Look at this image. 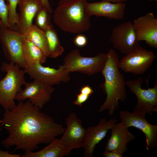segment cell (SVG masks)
<instances>
[{
    "label": "cell",
    "instance_id": "obj_1",
    "mask_svg": "<svg viewBox=\"0 0 157 157\" xmlns=\"http://www.w3.org/2000/svg\"><path fill=\"white\" fill-rule=\"evenodd\" d=\"M1 127L9 135L1 142L6 148L33 151L40 144H49L63 134L65 128L42 112L29 100L19 101L12 110H6L0 120Z\"/></svg>",
    "mask_w": 157,
    "mask_h": 157
},
{
    "label": "cell",
    "instance_id": "obj_2",
    "mask_svg": "<svg viewBox=\"0 0 157 157\" xmlns=\"http://www.w3.org/2000/svg\"><path fill=\"white\" fill-rule=\"evenodd\" d=\"M106 53V62L101 72L105 80L102 87L106 98L99 112L107 110L109 115H111L118 108L119 101L126 100L127 94L125 78L119 70L118 54L113 49H110Z\"/></svg>",
    "mask_w": 157,
    "mask_h": 157
},
{
    "label": "cell",
    "instance_id": "obj_3",
    "mask_svg": "<svg viewBox=\"0 0 157 157\" xmlns=\"http://www.w3.org/2000/svg\"><path fill=\"white\" fill-rule=\"evenodd\" d=\"M86 0H60L53 15L54 23L64 32L80 34L91 26L87 13Z\"/></svg>",
    "mask_w": 157,
    "mask_h": 157
},
{
    "label": "cell",
    "instance_id": "obj_4",
    "mask_svg": "<svg viewBox=\"0 0 157 157\" xmlns=\"http://www.w3.org/2000/svg\"><path fill=\"white\" fill-rule=\"evenodd\" d=\"M20 68L12 62L2 63L1 69L6 74L0 80V104L5 110H12L16 107L15 97L26 82L25 73Z\"/></svg>",
    "mask_w": 157,
    "mask_h": 157
},
{
    "label": "cell",
    "instance_id": "obj_5",
    "mask_svg": "<svg viewBox=\"0 0 157 157\" xmlns=\"http://www.w3.org/2000/svg\"><path fill=\"white\" fill-rule=\"evenodd\" d=\"M107 60L106 53L100 52L95 56L85 57L75 49L65 56L62 66L67 72H79L91 76L102 71Z\"/></svg>",
    "mask_w": 157,
    "mask_h": 157
},
{
    "label": "cell",
    "instance_id": "obj_6",
    "mask_svg": "<svg viewBox=\"0 0 157 157\" xmlns=\"http://www.w3.org/2000/svg\"><path fill=\"white\" fill-rule=\"evenodd\" d=\"M156 58L153 52L142 47L138 42L119 60L120 69L125 72L142 74L149 69Z\"/></svg>",
    "mask_w": 157,
    "mask_h": 157
},
{
    "label": "cell",
    "instance_id": "obj_7",
    "mask_svg": "<svg viewBox=\"0 0 157 157\" xmlns=\"http://www.w3.org/2000/svg\"><path fill=\"white\" fill-rule=\"evenodd\" d=\"M23 40L22 34L3 24L0 25V42L6 58L24 69L27 65L23 54Z\"/></svg>",
    "mask_w": 157,
    "mask_h": 157
},
{
    "label": "cell",
    "instance_id": "obj_8",
    "mask_svg": "<svg viewBox=\"0 0 157 157\" xmlns=\"http://www.w3.org/2000/svg\"><path fill=\"white\" fill-rule=\"evenodd\" d=\"M143 82L142 78L139 77L136 79L126 81V84L137 98L133 112L145 115H151L152 112H157V81H155L153 87H148L147 89L141 88Z\"/></svg>",
    "mask_w": 157,
    "mask_h": 157
},
{
    "label": "cell",
    "instance_id": "obj_9",
    "mask_svg": "<svg viewBox=\"0 0 157 157\" xmlns=\"http://www.w3.org/2000/svg\"><path fill=\"white\" fill-rule=\"evenodd\" d=\"M121 122L126 127H133L141 131L146 138V148L154 149L157 144V125H152L146 120L145 115L127 110L119 111Z\"/></svg>",
    "mask_w": 157,
    "mask_h": 157
},
{
    "label": "cell",
    "instance_id": "obj_10",
    "mask_svg": "<svg viewBox=\"0 0 157 157\" xmlns=\"http://www.w3.org/2000/svg\"><path fill=\"white\" fill-rule=\"evenodd\" d=\"M65 122L67 128L59 140L69 155L73 149L83 147L86 129L74 113L69 114Z\"/></svg>",
    "mask_w": 157,
    "mask_h": 157
},
{
    "label": "cell",
    "instance_id": "obj_11",
    "mask_svg": "<svg viewBox=\"0 0 157 157\" xmlns=\"http://www.w3.org/2000/svg\"><path fill=\"white\" fill-rule=\"evenodd\" d=\"M23 70L31 79L51 86L61 82L67 83L70 79V73L66 71L62 65L56 69L35 63L28 65Z\"/></svg>",
    "mask_w": 157,
    "mask_h": 157
},
{
    "label": "cell",
    "instance_id": "obj_12",
    "mask_svg": "<svg viewBox=\"0 0 157 157\" xmlns=\"http://www.w3.org/2000/svg\"><path fill=\"white\" fill-rule=\"evenodd\" d=\"M25 87L16 95L15 99L24 101L27 99L40 109L50 100L55 89L51 86L37 80L26 82Z\"/></svg>",
    "mask_w": 157,
    "mask_h": 157
},
{
    "label": "cell",
    "instance_id": "obj_13",
    "mask_svg": "<svg viewBox=\"0 0 157 157\" xmlns=\"http://www.w3.org/2000/svg\"><path fill=\"white\" fill-rule=\"evenodd\" d=\"M137 42L143 41L149 46L157 48V18L149 12L133 22Z\"/></svg>",
    "mask_w": 157,
    "mask_h": 157
},
{
    "label": "cell",
    "instance_id": "obj_14",
    "mask_svg": "<svg viewBox=\"0 0 157 157\" xmlns=\"http://www.w3.org/2000/svg\"><path fill=\"white\" fill-rule=\"evenodd\" d=\"M109 40L113 47L121 53L126 54L130 52L138 42L136 40L133 22L127 21L114 27Z\"/></svg>",
    "mask_w": 157,
    "mask_h": 157
},
{
    "label": "cell",
    "instance_id": "obj_15",
    "mask_svg": "<svg viewBox=\"0 0 157 157\" xmlns=\"http://www.w3.org/2000/svg\"><path fill=\"white\" fill-rule=\"evenodd\" d=\"M117 122L115 119L111 118L107 121L105 118H101L98 124L86 129L83 146L84 156H93L96 145L105 137L108 131Z\"/></svg>",
    "mask_w": 157,
    "mask_h": 157
},
{
    "label": "cell",
    "instance_id": "obj_16",
    "mask_svg": "<svg viewBox=\"0 0 157 157\" xmlns=\"http://www.w3.org/2000/svg\"><path fill=\"white\" fill-rule=\"evenodd\" d=\"M126 9L125 3H112L103 1L101 2L89 3L87 2L85 10L90 17L103 16L109 19L120 20L124 16Z\"/></svg>",
    "mask_w": 157,
    "mask_h": 157
},
{
    "label": "cell",
    "instance_id": "obj_17",
    "mask_svg": "<svg viewBox=\"0 0 157 157\" xmlns=\"http://www.w3.org/2000/svg\"><path fill=\"white\" fill-rule=\"evenodd\" d=\"M110 129L111 134L107 140L105 150L116 151L123 154L128 150L127 144L135 139V136L122 122L115 123Z\"/></svg>",
    "mask_w": 157,
    "mask_h": 157
},
{
    "label": "cell",
    "instance_id": "obj_18",
    "mask_svg": "<svg viewBox=\"0 0 157 157\" xmlns=\"http://www.w3.org/2000/svg\"><path fill=\"white\" fill-rule=\"evenodd\" d=\"M18 5L20 13L15 31L23 34L33 24L36 13L44 6L42 0H19Z\"/></svg>",
    "mask_w": 157,
    "mask_h": 157
},
{
    "label": "cell",
    "instance_id": "obj_19",
    "mask_svg": "<svg viewBox=\"0 0 157 157\" xmlns=\"http://www.w3.org/2000/svg\"><path fill=\"white\" fill-rule=\"evenodd\" d=\"M49 144L41 150L36 152H25L22 157H63L69 155L65 148L56 138L52 140Z\"/></svg>",
    "mask_w": 157,
    "mask_h": 157
},
{
    "label": "cell",
    "instance_id": "obj_20",
    "mask_svg": "<svg viewBox=\"0 0 157 157\" xmlns=\"http://www.w3.org/2000/svg\"><path fill=\"white\" fill-rule=\"evenodd\" d=\"M22 34L24 39L29 41L39 48L48 57L49 53L44 31L33 24Z\"/></svg>",
    "mask_w": 157,
    "mask_h": 157
},
{
    "label": "cell",
    "instance_id": "obj_21",
    "mask_svg": "<svg viewBox=\"0 0 157 157\" xmlns=\"http://www.w3.org/2000/svg\"><path fill=\"white\" fill-rule=\"evenodd\" d=\"M22 51L27 66L35 63L42 64L46 62L47 57L42 51L31 42L24 38Z\"/></svg>",
    "mask_w": 157,
    "mask_h": 157
},
{
    "label": "cell",
    "instance_id": "obj_22",
    "mask_svg": "<svg viewBox=\"0 0 157 157\" xmlns=\"http://www.w3.org/2000/svg\"><path fill=\"white\" fill-rule=\"evenodd\" d=\"M46 36L49 51L48 57L56 58L61 55L64 51L53 26L49 25L44 31Z\"/></svg>",
    "mask_w": 157,
    "mask_h": 157
},
{
    "label": "cell",
    "instance_id": "obj_23",
    "mask_svg": "<svg viewBox=\"0 0 157 157\" xmlns=\"http://www.w3.org/2000/svg\"><path fill=\"white\" fill-rule=\"evenodd\" d=\"M50 13L48 9L43 6L38 11L35 17V25L44 31L51 24Z\"/></svg>",
    "mask_w": 157,
    "mask_h": 157
},
{
    "label": "cell",
    "instance_id": "obj_24",
    "mask_svg": "<svg viewBox=\"0 0 157 157\" xmlns=\"http://www.w3.org/2000/svg\"><path fill=\"white\" fill-rule=\"evenodd\" d=\"M7 2L8 8V22L11 29L14 30L19 20V14L16 8L19 0H5Z\"/></svg>",
    "mask_w": 157,
    "mask_h": 157
},
{
    "label": "cell",
    "instance_id": "obj_25",
    "mask_svg": "<svg viewBox=\"0 0 157 157\" xmlns=\"http://www.w3.org/2000/svg\"><path fill=\"white\" fill-rule=\"evenodd\" d=\"M8 8L5 0H0V18L3 24L10 29V27L8 22Z\"/></svg>",
    "mask_w": 157,
    "mask_h": 157
},
{
    "label": "cell",
    "instance_id": "obj_26",
    "mask_svg": "<svg viewBox=\"0 0 157 157\" xmlns=\"http://www.w3.org/2000/svg\"><path fill=\"white\" fill-rule=\"evenodd\" d=\"M87 39L84 35L81 34L78 35L74 40V44L76 46L82 47L85 46L87 43Z\"/></svg>",
    "mask_w": 157,
    "mask_h": 157
},
{
    "label": "cell",
    "instance_id": "obj_27",
    "mask_svg": "<svg viewBox=\"0 0 157 157\" xmlns=\"http://www.w3.org/2000/svg\"><path fill=\"white\" fill-rule=\"evenodd\" d=\"M76 96V99L73 102V104L75 105L81 106L88 100L90 96L80 93L77 94Z\"/></svg>",
    "mask_w": 157,
    "mask_h": 157
},
{
    "label": "cell",
    "instance_id": "obj_28",
    "mask_svg": "<svg viewBox=\"0 0 157 157\" xmlns=\"http://www.w3.org/2000/svg\"><path fill=\"white\" fill-rule=\"evenodd\" d=\"M103 155L105 157H122L123 154L116 151H105L103 153Z\"/></svg>",
    "mask_w": 157,
    "mask_h": 157
},
{
    "label": "cell",
    "instance_id": "obj_29",
    "mask_svg": "<svg viewBox=\"0 0 157 157\" xmlns=\"http://www.w3.org/2000/svg\"><path fill=\"white\" fill-rule=\"evenodd\" d=\"M80 93L90 96L94 92L92 88L88 85L82 87L80 90Z\"/></svg>",
    "mask_w": 157,
    "mask_h": 157
},
{
    "label": "cell",
    "instance_id": "obj_30",
    "mask_svg": "<svg viewBox=\"0 0 157 157\" xmlns=\"http://www.w3.org/2000/svg\"><path fill=\"white\" fill-rule=\"evenodd\" d=\"M20 154H11L7 151H3L0 150V157H20Z\"/></svg>",
    "mask_w": 157,
    "mask_h": 157
},
{
    "label": "cell",
    "instance_id": "obj_31",
    "mask_svg": "<svg viewBox=\"0 0 157 157\" xmlns=\"http://www.w3.org/2000/svg\"><path fill=\"white\" fill-rule=\"evenodd\" d=\"M43 6L46 8L50 13H52V11L50 5L48 0H42Z\"/></svg>",
    "mask_w": 157,
    "mask_h": 157
},
{
    "label": "cell",
    "instance_id": "obj_32",
    "mask_svg": "<svg viewBox=\"0 0 157 157\" xmlns=\"http://www.w3.org/2000/svg\"><path fill=\"white\" fill-rule=\"evenodd\" d=\"M103 1H108L110 2H112L113 3H125L126 1V0H103Z\"/></svg>",
    "mask_w": 157,
    "mask_h": 157
},
{
    "label": "cell",
    "instance_id": "obj_33",
    "mask_svg": "<svg viewBox=\"0 0 157 157\" xmlns=\"http://www.w3.org/2000/svg\"><path fill=\"white\" fill-rule=\"evenodd\" d=\"M2 24H3V23H2V21H1V19L0 18V25Z\"/></svg>",
    "mask_w": 157,
    "mask_h": 157
},
{
    "label": "cell",
    "instance_id": "obj_34",
    "mask_svg": "<svg viewBox=\"0 0 157 157\" xmlns=\"http://www.w3.org/2000/svg\"><path fill=\"white\" fill-rule=\"evenodd\" d=\"M149 1H153V0H155L156 1H157V0H148Z\"/></svg>",
    "mask_w": 157,
    "mask_h": 157
}]
</instances>
